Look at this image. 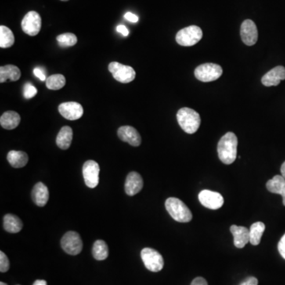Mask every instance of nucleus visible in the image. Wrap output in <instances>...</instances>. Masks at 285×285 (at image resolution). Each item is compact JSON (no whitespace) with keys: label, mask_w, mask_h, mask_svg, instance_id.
Wrapping results in <instances>:
<instances>
[{"label":"nucleus","mask_w":285,"mask_h":285,"mask_svg":"<svg viewBox=\"0 0 285 285\" xmlns=\"http://www.w3.org/2000/svg\"><path fill=\"white\" fill-rule=\"evenodd\" d=\"M238 139L233 132H228L220 139L217 147L220 160L224 164L230 165L237 158Z\"/></svg>","instance_id":"obj_1"},{"label":"nucleus","mask_w":285,"mask_h":285,"mask_svg":"<svg viewBox=\"0 0 285 285\" xmlns=\"http://www.w3.org/2000/svg\"><path fill=\"white\" fill-rule=\"evenodd\" d=\"M34 285H47V282L44 279H37L34 282Z\"/></svg>","instance_id":"obj_38"},{"label":"nucleus","mask_w":285,"mask_h":285,"mask_svg":"<svg viewBox=\"0 0 285 285\" xmlns=\"http://www.w3.org/2000/svg\"><path fill=\"white\" fill-rule=\"evenodd\" d=\"M61 246L67 254L77 255L83 250V241L77 232H68L62 238Z\"/></svg>","instance_id":"obj_8"},{"label":"nucleus","mask_w":285,"mask_h":285,"mask_svg":"<svg viewBox=\"0 0 285 285\" xmlns=\"http://www.w3.org/2000/svg\"><path fill=\"white\" fill-rule=\"evenodd\" d=\"M223 74L222 67L216 63H207L195 69L194 75L197 80L204 83L215 81Z\"/></svg>","instance_id":"obj_5"},{"label":"nucleus","mask_w":285,"mask_h":285,"mask_svg":"<svg viewBox=\"0 0 285 285\" xmlns=\"http://www.w3.org/2000/svg\"><path fill=\"white\" fill-rule=\"evenodd\" d=\"M56 41H58V44L60 47L74 46L77 43V37L74 34L66 33L57 36Z\"/></svg>","instance_id":"obj_29"},{"label":"nucleus","mask_w":285,"mask_h":285,"mask_svg":"<svg viewBox=\"0 0 285 285\" xmlns=\"http://www.w3.org/2000/svg\"><path fill=\"white\" fill-rule=\"evenodd\" d=\"M141 258L145 267L149 270L157 272L163 269L164 265L163 257L157 250L152 248L142 249L141 251Z\"/></svg>","instance_id":"obj_6"},{"label":"nucleus","mask_w":285,"mask_h":285,"mask_svg":"<svg viewBox=\"0 0 285 285\" xmlns=\"http://www.w3.org/2000/svg\"><path fill=\"white\" fill-rule=\"evenodd\" d=\"M109 70L113 74V78L121 84H128L135 78V72L132 67L118 62L109 63Z\"/></svg>","instance_id":"obj_7"},{"label":"nucleus","mask_w":285,"mask_h":285,"mask_svg":"<svg viewBox=\"0 0 285 285\" xmlns=\"http://www.w3.org/2000/svg\"><path fill=\"white\" fill-rule=\"evenodd\" d=\"M117 31L122 34L124 37H127L129 34V31H128V29L126 28V26H124V25H120V26H117Z\"/></svg>","instance_id":"obj_36"},{"label":"nucleus","mask_w":285,"mask_h":285,"mask_svg":"<svg viewBox=\"0 0 285 285\" xmlns=\"http://www.w3.org/2000/svg\"><path fill=\"white\" fill-rule=\"evenodd\" d=\"M265 230V225L264 223L256 222L252 224L250 228V243L253 246L259 245Z\"/></svg>","instance_id":"obj_25"},{"label":"nucleus","mask_w":285,"mask_h":285,"mask_svg":"<svg viewBox=\"0 0 285 285\" xmlns=\"http://www.w3.org/2000/svg\"><path fill=\"white\" fill-rule=\"evenodd\" d=\"M266 188L270 193L281 195L285 198V179L282 175H276L268 181Z\"/></svg>","instance_id":"obj_23"},{"label":"nucleus","mask_w":285,"mask_h":285,"mask_svg":"<svg viewBox=\"0 0 285 285\" xmlns=\"http://www.w3.org/2000/svg\"><path fill=\"white\" fill-rule=\"evenodd\" d=\"M117 135L121 140L128 142L131 146L139 147L140 145V135L138 131L131 126H121L117 131Z\"/></svg>","instance_id":"obj_14"},{"label":"nucleus","mask_w":285,"mask_h":285,"mask_svg":"<svg viewBox=\"0 0 285 285\" xmlns=\"http://www.w3.org/2000/svg\"><path fill=\"white\" fill-rule=\"evenodd\" d=\"M21 117L19 113L15 111L5 112L1 116L0 124L5 129L12 130L17 128L20 124Z\"/></svg>","instance_id":"obj_20"},{"label":"nucleus","mask_w":285,"mask_h":285,"mask_svg":"<svg viewBox=\"0 0 285 285\" xmlns=\"http://www.w3.org/2000/svg\"><path fill=\"white\" fill-rule=\"evenodd\" d=\"M144 181L140 174L136 172H130L126 178L124 189L128 196H134L142 190Z\"/></svg>","instance_id":"obj_15"},{"label":"nucleus","mask_w":285,"mask_h":285,"mask_svg":"<svg viewBox=\"0 0 285 285\" xmlns=\"http://www.w3.org/2000/svg\"><path fill=\"white\" fill-rule=\"evenodd\" d=\"M37 91L36 87L32 85L30 83L25 84L24 88H23V96L26 99L34 98L37 95Z\"/></svg>","instance_id":"obj_30"},{"label":"nucleus","mask_w":285,"mask_h":285,"mask_svg":"<svg viewBox=\"0 0 285 285\" xmlns=\"http://www.w3.org/2000/svg\"><path fill=\"white\" fill-rule=\"evenodd\" d=\"M21 70L15 65H6L0 67V83H5L7 80L17 81L20 79Z\"/></svg>","instance_id":"obj_21"},{"label":"nucleus","mask_w":285,"mask_h":285,"mask_svg":"<svg viewBox=\"0 0 285 285\" xmlns=\"http://www.w3.org/2000/svg\"><path fill=\"white\" fill-rule=\"evenodd\" d=\"M8 160L15 168H22L28 163V155L21 151H11L8 155Z\"/></svg>","instance_id":"obj_22"},{"label":"nucleus","mask_w":285,"mask_h":285,"mask_svg":"<svg viewBox=\"0 0 285 285\" xmlns=\"http://www.w3.org/2000/svg\"><path fill=\"white\" fill-rule=\"evenodd\" d=\"M191 285H207V283L204 278L196 277L192 281Z\"/></svg>","instance_id":"obj_37"},{"label":"nucleus","mask_w":285,"mask_h":285,"mask_svg":"<svg viewBox=\"0 0 285 285\" xmlns=\"http://www.w3.org/2000/svg\"><path fill=\"white\" fill-rule=\"evenodd\" d=\"M4 228L10 233H18L23 229V224L17 216L8 214L4 217Z\"/></svg>","instance_id":"obj_24"},{"label":"nucleus","mask_w":285,"mask_h":285,"mask_svg":"<svg viewBox=\"0 0 285 285\" xmlns=\"http://www.w3.org/2000/svg\"><path fill=\"white\" fill-rule=\"evenodd\" d=\"M0 285H8V284H7L6 283H4V282H1V283H0Z\"/></svg>","instance_id":"obj_40"},{"label":"nucleus","mask_w":285,"mask_h":285,"mask_svg":"<svg viewBox=\"0 0 285 285\" xmlns=\"http://www.w3.org/2000/svg\"><path fill=\"white\" fill-rule=\"evenodd\" d=\"M165 206L169 214L177 222L188 223L192 221V212L180 199L170 197L166 200Z\"/></svg>","instance_id":"obj_3"},{"label":"nucleus","mask_w":285,"mask_h":285,"mask_svg":"<svg viewBox=\"0 0 285 285\" xmlns=\"http://www.w3.org/2000/svg\"><path fill=\"white\" fill-rule=\"evenodd\" d=\"M32 198L37 206H45L49 199V192L46 185L42 182H37L32 191Z\"/></svg>","instance_id":"obj_18"},{"label":"nucleus","mask_w":285,"mask_h":285,"mask_svg":"<svg viewBox=\"0 0 285 285\" xmlns=\"http://www.w3.org/2000/svg\"><path fill=\"white\" fill-rule=\"evenodd\" d=\"M61 1H68V0H61Z\"/></svg>","instance_id":"obj_42"},{"label":"nucleus","mask_w":285,"mask_h":285,"mask_svg":"<svg viewBox=\"0 0 285 285\" xmlns=\"http://www.w3.org/2000/svg\"><path fill=\"white\" fill-rule=\"evenodd\" d=\"M59 112L65 119L76 120L80 119L84 114V108L78 102H63L59 106Z\"/></svg>","instance_id":"obj_13"},{"label":"nucleus","mask_w":285,"mask_h":285,"mask_svg":"<svg viewBox=\"0 0 285 285\" xmlns=\"http://www.w3.org/2000/svg\"><path fill=\"white\" fill-rule=\"evenodd\" d=\"M66 84L64 76L61 74L52 75L46 80V87L48 89L57 91L63 88Z\"/></svg>","instance_id":"obj_28"},{"label":"nucleus","mask_w":285,"mask_h":285,"mask_svg":"<svg viewBox=\"0 0 285 285\" xmlns=\"http://www.w3.org/2000/svg\"><path fill=\"white\" fill-rule=\"evenodd\" d=\"M99 172H100V167L96 162L94 160H88L84 163L83 174L87 187L91 189L96 187L99 183Z\"/></svg>","instance_id":"obj_9"},{"label":"nucleus","mask_w":285,"mask_h":285,"mask_svg":"<svg viewBox=\"0 0 285 285\" xmlns=\"http://www.w3.org/2000/svg\"><path fill=\"white\" fill-rule=\"evenodd\" d=\"M15 43V36L12 30L5 26H0V47L10 48Z\"/></svg>","instance_id":"obj_27"},{"label":"nucleus","mask_w":285,"mask_h":285,"mask_svg":"<svg viewBox=\"0 0 285 285\" xmlns=\"http://www.w3.org/2000/svg\"><path fill=\"white\" fill-rule=\"evenodd\" d=\"M124 18H125V19H127V20L131 22V23H135L139 20L138 16L134 15V14L131 13V12H127V13L124 15Z\"/></svg>","instance_id":"obj_35"},{"label":"nucleus","mask_w":285,"mask_h":285,"mask_svg":"<svg viewBox=\"0 0 285 285\" xmlns=\"http://www.w3.org/2000/svg\"><path fill=\"white\" fill-rule=\"evenodd\" d=\"M22 29L26 34L34 37L39 34L41 29V18L36 12H30L22 21Z\"/></svg>","instance_id":"obj_10"},{"label":"nucleus","mask_w":285,"mask_h":285,"mask_svg":"<svg viewBox=\"0 0 285 285\" xmlns=\"http://www.w3.org/2000/svg\"><path fill=\"white\" fill-rule=\"evenodd\" d=\"M230 231L233 235L234 244L237 248H243L250 242V229L246 227L232 225Z\"/></svg>","instance_id":"obj_17"},{"label":"nucleus","mask_w":285,"mask_h":285,"mask_svg":"<svg viewBox=\"0 0 285 285\" xmlns=\"http://www.w3.org/2000/svg\"><path fill=\"white\" fill-rule=\"evenodd\" d=\"M73 131L69 126H63L56 136V145L62 150H67L70 148L73 141Z\"/></svg>","instance_id":"obj_19"},{"label":"nucleus","mask_w":285,"mask_h":285,"mask_svg":"<svg viewBox=\"0 0 285 285\" xmlns=\"http://www.w3.org/2000/svg\"><path fill=\"white\" fill-rule=\"evenodd\" d=\"M283 204L285 206V198H283Z\"/></svg>","instance_id":"obj_41"},{"label":"nucleus","mask_w":285,"mask_h":285,"mask_svg":"<svg viewBox=\"0 0 285 285\" xmlns=\"http://www.w3.org/2000/svg\"><path fill=\"white\" fill-rule=\"evenodd\" d=\"M202 37L203 33L199 26H190L178 32L176 41L182 46H193L201 40Z\"/></svg>","instance_id":"obj_4"},{"label":"nucleus","mask_w":285,"mask_h":285,"mask_svg":"<svg viewBox=\"0 0 285 285\" xmlns=\"http://www.w3.org/2000/svg\"><path fill=\"white\" fill-rule=\"evenodd\" d=\"M258 284V280L257 278L254 276H250V277L246 278L244 281L242 282L239 285H257Z\"/></svg>","instance_id":"obj_34"},{"label":"nucleus","mask_w":285,"mask_h":285,"mask_svg":"<svg viewBox=\"0 0 285 285\" xmlns=\"http://www.w3.org/2000/svg\"><path fill=\"white\" fill-rule=\"evenodd\" d=\"M280 171H281L282 176L285 179V162L282 164L281 168H280Z\"/></svg>","instance_id":"obj_39"},{"label":"nucleus","mask_w":285,"mask_h":285,"mask_svg":"<svg viewBox=\"0 0 285 285\" xmlns=\"http://www.w3.org/2000/svg\"><path fill=\"white\" fill-rule=\"evenodd\" d=\"M177 120L180 127L188 134L195 133L201 123L199 113L194 109L188 107L182 108L178 110Z\"/></svg>","instance_id":"obj_2"},{"label":"nucleus","mask_w":285,"mask_h":285,"mask_svg":"<svg viewBox=\"0 0 285 285\" xmlns=\"http://www.w3.org/2000/svg\"><path fill=\"white\" fill-rule=\"evenodd\" d=\"M241 38L245 45H254L258 39V32L255 23L250 19L245 20L241 26Z\"/></svg>","instance_id":"obj_12"},{"label":"nucleus","mask_w":285,"mask_h":285,"mask_svg":"<svg viewBox=\"0 0 285 285\" xmlns=\"http://www.w3.org/2000/svg\"><path fill=\"white\" fill-rule=\"evenodd\" d=\"M278 250H279L280 255L285 259V234L278 243Z\"/></svg>","instance_id":"obj_32"},{"label":"nucleus","mask_w":285,"mask_h":285,"mask_svg":"<svg viewBox=\"0 0 285 285\" xmlns=\"http://www.w3.org/2000/svg\"><path fill=\"white\" fill-rule=\"evenodd\" d=\"M92 254L95 259L103 261L109 255V248L106 242L103 240H97L93 246Z\"/></svg>","instance_id":"obj_26"},{"label":"nucleus","mask_w":285,"mask_h":285,"mask_svg":"<svg viewBox=\"0 0 285 285\" xmlns=\"http://www.w3.org/2000/svg\"><path fill=\"white\" fill-rule=\"evenodd\" d=\"M34 74L37 78L39 79L41 81H46V76H45V73L41 68L35 67L34 69Z\"/></svg>","instance_id":"obj_33"},{"label":"nucleus","mask_w":285,"mask_h":285,"mask_svg":"<svg viewBox=\"0 0 285 285\" xmlns=\"http://www.w3.org/2000/svg\"><path fill=\"white\" fill-rule=\"evenodd\" d=\"M10 261L6 254L4 252H0V271L1 272H6L9 270Z\"/></svg>","instance_id":"obj_31"},{"label":"nucleus","mask_w":285,"mask_h":285,"mask_svg":"<svg viewBox=\"0 0 285 285\" xmlns=\"http://www.w3.org/2000/svg\"><path fill=\"white\" fill-rule=\"evenodd\" d=\"M285 80V67L277 66L269 70L261 79V83L265 87L279 85L282 80Z\"/></svg>","instance_id":"obj_16"},{"label":"nucleus","mask_w":285,"mask_h":285,"mask_svg":"<svg viewBox=\"0 0 285 285\" xmlns=\"http://www.w3.org/2000/svg\"><path fill=\"white\" fill-rule=\"evenodd\" d=\"M198 198L200 204L209 209H219L224 203V197L221 193L207 189L202 190L199 193Z\"/></svg>","instance_id":"obj_11"}]
</instances>
